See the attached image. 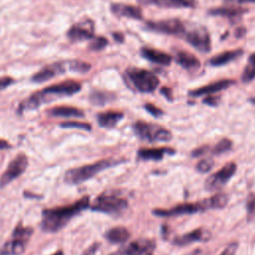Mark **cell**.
I'll use <instances>...</instances> for the list:
<instances>
[{
  "instance_id": "6da1fadb",
  "label": "cell",
  "mask_w": 255,
  "mask_h": 255,
  "mask_svg": "<svg viewBox=\"0 0 255 255\" xmlns=\"http://www.w3.org/2000/svg\"><path fill=\"white\" fill-rule=\"evenodd\" d=\"M90 197L84 196L72 204L54 208H46L42 211L41 228L45 232H58L77 214L87 209Z\"/></svg>"
},
{
  "instance_id": "7a4b0ae2",
  "label": "cell",
  "mask_w": 255,
  "mask_h": 255,
  "mask_svg": "<svg viewBox=\"0 0 255 255\" xmlns=\"http://www.w3.org/2000/svg\"><path fill=\"white\" fill-rule=\"evenodd\" d=\"M81 89L82 85L74 80H67L57 85L46 87L40 91H37L29 98L24 100L19 106V112L22 113L30 110H35L38 107L53 102L58 98L75 95Z\"/></svg>"
},
{
  "instance_id": "3957f363",
  "label": "cell",
  "mask_w": 255,
  "mask_h": 255,
  "mask_svg": "<svg viewBox=\"0 0 255 255\" xmlns=\"http://www.w3.org/2000/svg\"><path fill=\"white\" fill-rule=\"evenodd\" d=\"M228 203V196L225 193H215L210 197L194 202H182L170 208H154L151 212L158 217H170L180 215H190L204 212L206 210L222 209Z\"/></svg>"
},
{
  "instance_id": "277c9868",
  "label": "cell",
  "mask_w": 255,
  "mask_h": 255,
  "mask_svg": "<svg viewBox=\"0 0 255 255\" xmlns=\"http://www.w3.org/2000/svg\"><path fill=\"white\" fill-rule=\"evenodd\" d=\"M126 85L137 93L149 94L155 91L159 85L158 77L146 69L130 67L123 74Z\"/></svg>"
},
{
  "instance_id": "5b68a950",
  "label": "cell",
  "mask_w": 255,
  "mask_h": 255,
  "mask_svg": "<svg viewBox=\"0 0 255 255\" xmlns=\"http://www.w3.org/2000/svg\"><path fill=\"white\" fill-rule=\"evenodd\" d=\"M124 161L125 160L123 159L106 158V159L98 160L94 163L71 168L65 172L64 181L69 184H79L94 177L96 174L100 173L101 171L114 167L116 165H119Z\"/></svg>"
},
{
  "instance_id": "8992f818",
  "label": "cell",
  "mask_w": 255,
  "mask_h": 255,
  "mask_svg": "<svg viewBox=\"0 0 255 255\" xmlns=\"http://www.w3.org/2000/svg\"><path fill=\"white\" fill-rule=\"evenodd\" d=\"M90 69H91V65L83 61H78V60L61 61V62H56L48 66H45L42 70L37 72L32 77L31 80L35 83H43L53 79L54 77L60 74L66 73L68 71L83 74L90 71Z\"/></svg>"
},
{
  "instance_id": "52a82bcc",
  "label": "cell",
  "mask_w": 255,
  "mask_h": 255,
  "mask_svg": "<svg viewBox=\"0 0 255 255\" xmlns=\"http://www.w3.org/2000/svg\"><path fill=\"white\" fill-rule=\"evenodd\" d=\"M132 130L142 141L166 142L172 138L171 132L164 127L151 122L138 120L133 123Z\"/></svg>"
},
{
  "instance_id": "ba28073f",
  "label": "cell",
  "mask_w": 255,
  "mask_h": 255,
  "mask_svg": "<svg viewBox=\"0 0 255 255\" xmlns=\"http://www.w3.org/2000/svg\"><path fill=\"white\" fill-rule=\"evenodd\" d=\"M128 207V199L121 197L115 193L104 192L96 197L91 209L93 211L102 212L105 214L116 215L121 214Z\"/></svg>"
},
{
  "instance_id": "9c48e42d",
  "label": "cell",
  "mask_w": 255,
  "mask_h": 255,
  "mask_svg": "<svg viewBox=\"0 0 255 255\" xmlns=\"http://www.w3.org/2000/svg\"><path fill=\"white\" fill-rule=\"evenodd\" d=\"M33 233L30 227H24L19 224L13 231L12 238L8 240L2 247L1 255H21L26 249V244Z\"/></svg>"
},
{
  "instance_id": "30bf717a",
  "label": "cell",
  "mask_w": 255,
  "mask_h": 255,
  "mask_svg": "<svg viewBox=\"0 0 255 255\" xmlns=\"http://www.w3.org/2000/svg\"><path fill=\"white\" fill-rule=\"evenodd\" d=\"M144 28L151 32L177 37H183L185 33V25L179 19L147 21L144 24Z\"/></svg>"
},
{
  "instance_id": "8fae6325",
  "label": "cell",
  "mask_w": 255,
  "mask_h": 255,
  "mask_svg": "<svg viewBox=\"0 0 255 255\" xmlns=\"http://www.w3.org/2000/svg\"><path fill=\"white\" fill-rule=\"evenodd\" d=\"M236 169L237 165L235 162H227L220 169H218L206 178L204 182V188L208 191H216L222 188L232 178V176L236 172Z\"/></svg>"
},
{
  "instance_id": "7c38bea8",
  "label": "cell",
  "mask_w": 255,
  "mask_h": 255,
  "mask_svg": "<svg viewBox=\"0 0 255 255\" xmlns=\"http://www.w3.org/2000/svg\"><path fill=\"white\" fill-rule=\"evenodd\" d=\"M192 48L200 53H208L211 50V39L209 32L204 27L193 28L185 31L182 37Z\"/></svg>"
},
{
  "instance_id": "4fadbf2b",
  "label": "cell",
  "mask_w": 255,
  "mask_h": 255,
  "mask_svg": "<svg viewBox=\"0 0 255 255\" xmlns=\"http://www.w3.org/2000/svg\"><path fill=\"white\" fill-rule=\"evenodd\" d=\"M28 166V157L24 153L16 156L8 165L5 172L0 178V187L8 185L12 180L19 177Z\"/></svg>"
},
{
  "instance_id": "5bb4252c",
  "label": "cell",
  "mask_w": 255,
  "mask_h": 255,
  "mask_svg": "<svg viewBox=\"0 0 255 255\" xmlns=\"http://www.w3.org/2000/svg\"><path fill=\"white\" fill-rule=\"evenodd\" d=\"M94 32H95L94 22L90 19H87L71 26L69 31L67 32V36L72 42H82V41L93 39Z\"/></svg>"
},
{
  "instance_id": "9a60e30c",
  "label": "cell",
  "mask_w": 255,
  "mask_h": 255,
  "mask_svg": "<svg viewBox=\"0 0 255 255\" xmlns=\"http://www.w3.org/2000/svg\"><path fill=\"white\" fill-rule=\"evenodd\" d=\"M210 232L202 227L195 228L187 233H183L180 235L175 236L171 243L175 246H185L189 245L194 242H202V241H208L210 239Z\"/></svg>"
},
{
  "instance_id": "2e32d148",
  "label": "cell",
  "mask_w": 255,
  "mask_h": 255,
  "mask_svg": "<svg viewBox=\"0 0 255 255\" xmlns=\"http://www.w3.org/2000/svg\"><path fill=\"white\" fill-rule=\"evenodd\" d=\"M155 241L150 238H138L121 250L122 255H143L151 252L155 248Z\"/></svg>"
},
{
  "instance_id": "e0dca14e",
  "label": "cell",
  "mask_w": 255,
  "mask_h": 255,
  "mask_svg": "<svg viewBox=\"0 0 255 255\" xmlns=\"http://www.w3.org/2000/svg\"><path fill=\"white\" fill-rule=\"evenodd\" d=\"M234 84H235V81L232 80V79L218 80V81L210 83L206 86H202V87H199L197 89L190 90L188 92V96H190V97H199V96H203V95H212L214 93L225 90V89L233 86Z\"/></svg>"
},
{
  "instance_id": "ac0fdd59",
  "label": "cell",
  "mask_w": 255,
  "mask_h": 255,
  "mask_svg": "<svg viewBox=\"0 0 255 255\" xmlns=\"http://www.w3.org/2000/svg\"><path fill=\"white\" fill-rule=\"evenodd\" d=\"M175 149L171 147H152V148H139L136 152L138 160H161L165 155H173Z\"/></svg>"
},
{
  "instance_id": "d6986e66",
  "label": "cell",
  "mask_w": 255,
  "mask_h": 255,
  "mask_svg": "<svg viewBox=\"0 0 255 255\" xmlns=\"http://www.w3.org/2000/svg\"><path fill=\"white\" fill-rule=\"evenodd\" d=\"M110 9L111 12L117 17H124L135 20H141L143 18L141 9L136 6L127 5L123 3H112Z\"/></svg>"
},
{
  "instance_id": "ffe728a7",
  "label": "cell",
  "mask_w": 255,
  "mask_h": 255,
  "mask_svg": "<svg viewBox=\"0 0 255 255\" xmlns=\"http://www.w3.org/2000/svg\"><path fill=\"white\" fill-rule=\"evenodd\" d=\"M140 5L157 6L161 8H195V0H136Z\"/></svg>"
},
{
  "instance_id": "44dd1931",
  "label": "cell",
  "mask_w": 255,
  "mask_h": 255,
  "mask_svg": "<svg viewBox=\"0 0 255 255\" xmlns=\"http://www.w3.org/2000/svg\"><path fill=\"white\" fill-rule=\"evenodd\" d=\"M140 55L147 61L162 66H168L172 61V57L169 54L149 47H142Z\"/></svg>"
},
{
  "instance_id": "7402d4cb",
  "label": "cell",
  "mask_w": 255,
  "mask_h": 255,
  "mask_svg": "<svg viewBox=\"0 0 255 255\" xmlns=\"http://www.w3.org/2000/svg\"><path fill=\"white\" fill-rule=\"evenodd\" d=\"M174 61L177 65L186 70H195L198 69L201 65L199 59L195 55L186 51L176 52L174 56Z\"/></svg>"
},
{
  "instance_id": "603a6c76",
  "label": "cell",
  "mask_w": 255,
  "mask_h": 255,
  "mask_svg": "<svg viewBox=\"0 0 255 255\" xmlns=\"http://www.w3.org/2000/svg\"><path fill=\"white\" fill-rule=\"evenodd\" d=\"M243 54L242 49H235V50H228L224 51L218 55H215L209 60V65L213 67H220L226 65L228 63L233 62L234 60L241 57Z\"/></svg>"
},
{
  "instance_id": "cb8c5ba5",
  "label": "cell",
  "mask_w": 255,
  "mask_h": 255,
  "mask_svg": "<svg viewBox=\"0 0 255 255\" xmlns=\"http://www.w3.org/2000/svg\"><path fill=\"white\" fill-rule=\"evenodd\" d=\"M123 118L124 114L119 111H106L97 115L99 126L106 128H114Z\"/></svg>"
},
{
  "instance_id": "d4e9b609",
  "label": "cell",
  "mask_w": 255,
  "mask_h": 255,
  "mask_svg": "<svg viewBox=\"0 0 255 255\" xmlns=\"http://www.w3.org/2000/svg\"><path fill=\"white\" fill-rule=\"evenodd\" d=\"M130 237V232L128 228L124 226H115L110 228L105 233V238L113 243V244H120L126 242Z\"/></svg>"
},
{
  "instance_id": "484cf974",
  "label": "cell",
  "mask_w": 255,
  "mask_h": 255,
  "mask_svg": "<svg viewBox=\"0 0 255 255\" xmlns=\"http://www.w3.org/2000/svg\"><path fill=\"white\" fill-rule=\"evenodd\" d=\"M51 117L57 118H83L85 116L84 112L75 107L60 106L50 109L47 112Z\"/></svg>"
},
{
  "instance_id": "4316f807",
  "label": "cell",
  "mask_w": 255,
  "mask_h": 255,
  "mask_svg": "<svg viewBox=\"0 0 255 255\" xmlns=\"http://www.w3.org/2000/svg\"><path fill=\"white\" fill-rule=\"evenodd\" d=\"M247 9H243L240 7H216L209 9L208 14L211 16H221L232 19L247 13Z\"/></svg>"
},
{
  "instance_id": "83f0119b",
  "label": "cell",
  "mask_w": 255,
  "mask_h": 255,
  "mask_svg": "<svg viewBox=\"0 0 255 255\" xmlns=\"http://www.w3.org/2000/svg\"><path fill=\"white\" fill-rule=\"evenodd\" d=\"M116 97H117L116 94H114L112 92L96 90V91L91 92V94L89 96V100L93 105L104 106L108 103L113 102L116 99Z\"/></svg>"
},
{
  "instance_id": "f1b7e54d",
  "label": "cell",
  "mask_w": 255,
  "mask_h": 255,
  "mask_svg": "<svg viewBox=\"0 0 255 255\" xmlns=\"http://www.w3.org/2000/svg\"><path fill=\"white\" fill-rule=\"evenodd\" d=\"M231 147H232V141L229 138H222L212 148H210V152L213 155H220L224 152L229 151Z\"/></svg>"
},
{
  "instance_id": "f546056e",
  "label": "cell",
  "mask_w": 255,
  "mask_h": 255,
  "mask_svg": "<svg viewBox=\"0 0 255 255\" xmlns=\"http://www.w3.org/2000/svg\"><path fill=\"white\" fill-rule=\"evenodd\" d=\"M247 220H252L255 217V193H250L245 202Z\"/></svg>"
},
{
  "instance_id": "4dcf8cb0",
  "label": "cell",
  "mask_w": 255,
  "mask_h": 255,
  "mask_svg": "<svg viewBox=\"0 0 255 255\" xmlns=\"http://www.w3.org/2000/svg\"><path fill=\"white\" fill-rule=\"evenodd\" d=\"M214 165V161L211 158H203L197 162L195 165V169L199 173H207L211 170V168Z\"/></svg>"
},
{
  "instance_id": "1f68e13d",
  "label": "cell",
  "mask_w": 255,
  "mask_h": 255,
  "mask_svg": "<svg viewBox=\"0 0 255 255\" xmlns=\"http://www.w3.org/2000/svg\"><path fill=\"white\" fill-rule=\"evenodd\" d=\"M107 45H108V40L105 37H96V38L94 37L93 41L89 46V50L98 52L105 49Z\"/></svg>"
},
{
  "instance_id": "d6a6232c",
  "label": "cell",
  "mask_w": 255,
  "mask_h": 255,
  "mask_svg": "<svg viewBox=\"0 0 255 255\" xmlns=\"http://www.w3.org/2000/svg\"><path fill=\"white\" fill-rule=\"evenodd\" d=\"M60 127L62 128H81L84 130H91L92 127L89 123H82V122H65V123H61Z\"/></svg>"
},
{
  "instance_id": "836d02e7",
  "label": "cell",
  "mask_w": 255,
  "mask_h": 255,
  "mask_svg": "<svg viewBox=\"0 0 255 255\" xmlns=\"http://www.w3.org/2000/svg\"><path fill=\"white\" fill-rule=\"evenodd\" d=\"M255 78V68H252L248 65H246L243 73H242V77L241 80L243 83H249L250 81H252Z\"/></svg>"
},
{
  "instance_id": "e575fe53",
  "label": "cell",
  "mask_w": 255,
  "mask_h": 255,
  "mask_svg": "<svg viewBox=\"0 0 255 255\" xmlns=\"http://www.w3.org/2000/svg\"><path fill=\"white\" fill-rule=\"evenodd\" d=\"M144 109H145L150 115H152V116L155 117V118L160 117V116L163 115V113H164L160 108L156 107L155 105H153V104H151V103H146V104H144Z\"/></svg>"
},
{
  "instance_id": "d590c367",
  "label": "cell",
  "mask_w": 255,
  "mask_h": 255,
  "mask_svg": "<svg viewBox=\"0 0 255 255\" xmlns=\"http://www.w3.org/2000/svg\"><path fill=\"white\" fill-rule=\"evenodd\" d=\"M238 248V242L233 241L225 246V248L218 255H235Z\"/></svg>"
},
{
  "instance_id": "8d00e7d4",
  "label": "cell",
  "mask_w": 255,
  "mask_h": 255,
  "mask_svg": "<svg viewBox=\"0 0 255 255\" xmlns=\"http://www.w3.org/2000/svg\"><path fill=\"white\" fill-rule=\"evenodd\" d=\"M208 151H210V146L209 145H201L191 151V156L192 157H199L204 154H206Z\"/></svg>"
},
{
  "instance_id": "74e56055",
  "label": "cell",
  "mask_w": 255,
  "mask_h": 255,
  "mask_svg": "<svg viewBox=\"0 0 255 255\" xmlns=\"http://www.w3.org/2000/svg\"><path fill=\"white\" fill-rule=\"evenodd\" d=\"M99 247H100V243L95 242V243H93L92 245H90V246L83 252L82 255H95L96 252L98 251Z\"/></svg>"
},
{
  "instance_id": "f35d334b",
  "label": "cell",
  "mask_w": 255,
  "mask_h": 255,
  "mask_svg": "<svg viewBox=\"0 0 255 255\" xmlns=\"http://www.w3.org/2000/svg\"><path fill=\"white\" fill-rule=\"evenodd\" d=\"M13 82H14V80L10 77H1L0 78V91L7 88L11 84H13Z\"/></svg>"
},
{
  "instance_id": "ab89813d",
  "label": "cell",
  "mask_w": 255,
  "mask_h": 255,
  "mask_svg": "<svg viewBox=\"0 0 255 255\" xmlns=\"http://www.w3.org/2000/svg\"><path fill=\"white\" fill-rule=\"evenodd\" d=\"M160 93L161 95H163L168 101H172L173 100V96H172V91L171 89L167 88V87H162L160 89Z\"/></svg>"
},
{
  "instance_id": "60d3db41",
  "label": "cell",
  "mask_w": 255,
  "mask_h": 255,
  "mask_svg": "<svg viewBox=\"0 0 255 255\" xmlns=\"http://www.w3.org/2000/svg\"><path fill=\"white\" fill-rule=\"evenodd\" d=\"M202 102H203L204 104L208 105V106H216L217 103H218V100H217L216 97H213V96L209 95V96L205 97Z\"/></svg>"
},
{
  "instance_id": "b9f144b4",
  "label": "cell",
  "mask_w": 255,
  "mask_h": 255,
  "mask_svg": "<svg viewBox=\"0 0 255 255\" xmlns=\"http://www.w3.org/2000/svg\"><path fill=\"white\" fill-rule=\"evenodd\" d=\"M225 4H246V3H255V0H223Z\"/></svg>"
},
{
  "instance_id": "7bdbcfd3",
  "label": "cell",
  "mask_w": 255,
  "mask_h": 255,
  "mask_svg": "<svg viewBox=\"0 0 255 255\" xmlns=\"http://www.w3.org/2000/svg\"><path fill=\"white\" fill-rule=\"evenodd\" d=\"M248 66L252 67V68H255V53L251 54L249 57H248V63H247Z\"/></svg>"
},
{
  "instance_id": "ee69618b",
  "label": "cell",
  "mask_w": 255,
  "mask_h": 255,
  "mask_svg": "<svg viewBox=\"0 0 255 255\" xmlns=\"http://www.w3.org/2000/svg\"><path fill=\"white\" fill-rule=\"evenodd\" d=\"M113 38H114L118 43H122V42L124 41V36H123V34L118 33V32L113 33Z\"/></svg>"
},
{
  "instance_id": "f6af8a7d",
  "label": "cell",
  "mask_w": 255,
  "mask_h": 255,
  "mask_svg": "<svg viewBox=\"0 0 255 255\" xmlns=\"http://www.w3.org/2000/svg\"><path fill=\"white\" fill-rule=\"evenodd\" d=\"M245 34V28L244 27H240L237 29L236 31V36L237 37H243Z\"/></svg>"
},
{
  "instance_id": "bcb514c9",
  "label": "cell",
  "mask_w": 255,
  "mask_h": 255,
  "mask_svg": "<svg viewBox=\"0 0 255 255\" xmlns=\"http://www.w3.org/2000/svg\"><path fill=\"white\" fill-rule=\"evenodd\" d=\"M10 144L5 140H0V148H9Z\"/></svg>"
},
{
  "instance_id": "7dc6e473",
  "label": "cell",
  "mask_w": 255,
  "mask_h": 255,
  "mask_svg": "<svg viewBox=\"0 0 255 255\" xmlns=\"http://www.w3.org/2000/svg\"><path fill=\"white\" fill-rule=\"evenodd\" d=\"M52 255H64V254H63V251H62V250H58V251H56L55 253H53Z\"/></svg>"
},
{
  "instance_id": "c3c4849f",
  "label": "cell",
  "mask_w": 255,
  "mask_h": 255,
  "mask_svg": "<svg viewBox=\"0 0 255 255\" xmlns=\"http://www.w3.org/2000/svg\"><path fill=\"white\" fill-rule=\"evenodd\" d=\"M145 255H152V253H151V252H149V253H146Z\"/></svg>"
}]
</instances>
